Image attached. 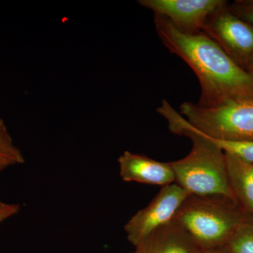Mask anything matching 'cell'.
<instances>
[{"label": "cell", "mask_w": 253, "mask_h": 253, "mask_svg": "<svg viewBox=\"0 0 253 253\" xmlns=\"http://www.w3.org/2000/svg\"><path fill=\"white\" fill-rule=\"evenodd\" d=\"M154 23L163 44L197 76L201 89L199 106L216 107L253 96V78L209 37L181 33L161 16H154Z\"/></svg>", "instance_id": "cell-1"}, {"label": "cell", "mask_w": 253, "mask_h": 253, "mask_svg": "<svg viewBox=\"0 0 253 253\" xmlns=\"http://www.w3.org/2000/svg\"><path fill=\"white\" fill-rule=\"evenodd\" d=\"M157 112L166 120L169 130L177 135L186 136L192 142L187 156L169 162L175 183L189 195L221 196L236 201L222 150L191 126L167 100L163 99Z\"/></svg>", "instance_id": "cell-2"}, {"label": "cell", "mask_w": 253, "mask_h": 253, "mask_svg": "<svg viewBox=\"0 0 253 253\" xmlns=\"http://www.w3.org/2000/svg\"><path fill=\"white\" fill-rule=\"evenodd\" d=\"M246 217L235 200L189 195L172 221L199 249L206 250L224 246Z\"/></svg>", "instance_id": "cell-3"}, {"label": "cell", "mask_w": 253, "mask_h": 253, "mask_svg": "<svg viewBox=\"0 0 253 253\" xmlns=\"http://www.w3.org/2000/svg\"><path fill=\"white\" fill-rule=\"evenodd\" d=\"M179 110L191 126L208 137L223 141L253 140V96L216 107L184 102Z\"/></svg>", "instance_id": "cell-4"}, {"label": "cell", "mask_w": 253, "mask_h": 253, "mask_svg": "<svg viewBox=\"0 0 253 253\" xmlns=\"http://www.w3.org/2000/svg\"><path fill=\"white\" fill-rule=\"evenodd\" d=\"M189 193L174 182L163 186L146 207L136 212L124 226L126 238L136 248L153 233L172 221Z\"/></svg>", "instance_id": "cell-5"}, {"label": "cell", "mask_w": 253, "mask_h": 253, "mask_svg": "<svg viewBox=\"0 0 253 253\" xmlns=\"http://www.w3.org/2000/svg\"><path fill=\"white\" fill-rule=\"evenodd\" d=\"M228 5L210 16L202 33L246 71L253 56V26L231 12Z\"/></svg>", "instance_id": "cell-6"}, {"label": "cell", "mask_w": 253, "mask_h": 253, "mask_svg": "<svg viewBox=\"0 0 253 253\" xmlns=\"http://www.w3.org/2000/svg\"><path fill=\"white\" fill-rule=\"evenodd\" d=\"M141 6L154 16L166 18L178 31L185 34L202 33L208 18L227 4L224 0H140Z\"/></svg>", "instance_id": "cell-7"}, {"label": "cell", "mask_w": 253, "mask_h": 253, "mask_svg": "<svg viewBox=\"0 0 253 253\" xmlns=\"http://www.w3.org/2000/svg\"><path fill=\"white\" fill-rule=\"evenodd\" d=\"M120 176L126 182L166 186L175 182L169 163L159 162L142 154L126 151L118 158Z\"/></svg>", "instance_id": "cell-8"}, {"label": "cell", "mask_w": 253, "mask_h": 253, "mask_svg": "<svg viewBox=\"0 0 253 253\" xmlns=\"http://www.w3.org/2000/svg\"><path fill=\"white\" fill-rule=\"evenodd\" d=\"M135 249L139 253H197L201 250L174 221L155 231Z\"/></svg>", "instance_id": "cell-9"}, {"label": "cell", "mask_w": 253, "mask_h": 253, "mask_svg": "<svg viewBox=\"0 0 253 253\" xmlns=\"http://www.w3.org/2000/svg\"><path fill=\"white\" fill-rule=\"evenodd\" d=\"M224 154L229 183L236 201L245 214L253 216V163Z\"/></svg>", "instance_id": "cell-10"}, {"label": "cell", "mask_w": 253, "mask_h": 253, "mask_svg": "<svg viewBox=\"0 0 253 253\" xmlns=\"http://www.w3.org/2000/svg\"><path fill=\"white\" fill-rule=\"evenodd\" d=\"M224 247L229 253H253V219L246 217Z\"/></svg>", "instance_id": "cell-11"}, {"label": "cell", "mask_w": 253, "mask_h": 253, "mask_svg": "<svg viewBox=\"0 0 253 253\" xmlns=\"http://www.w3.org/2000/svg\"><path fill=\"white\" fill-rule=\"evenodd\" d=\"M24 163L22 153L15 146L4 122L0 119V172Z\"/></svg>", "instance_id": "cell-12"}, {"label": "cell", "mask_w": 253, "mask_h": 253, "mask_svg": "<svg viewBox=\"0 0 253 253\" xmlns=\"http://www.w3.org/2000/svg\"><path fill=\"white\" fill-rule=\"evenodd\" d=\"M208 138L220 148L224 154L235 156L246 163H253V140L223 141Z\"/></svg>", "instance_id": "cell-13"}, {"label": "cell", "mask_w": 253, "mask_h": 253, "mask_svg": "<svg viewBox=\"0 0 253 253\" xmlns=\"http://www.w3.org/2000/svg\"><path fill=\"white\" fill-rule=\"evenodd\" d=\"M228 6L236 16L253 26V0H237Z\"/></svg>", "instance_id": "cell-14"}, {"label": "cell", "mask_w": 253, "mask_h": 253, "mask_svg": "<svg viewBox=\"0 0 253 253\" xmlns=\"http://www.w3.org/2000/svg\"><path fill=\"white\" fill-rule=\"evenodd\" d=\"M19 210L18 205L6 204L0 201V224L17 214Z\"/></svg>", "instance_id": "cell-15"}, {"label": "cell", "mask_w": 253, "mask_h": 253, "mask_svg": "<svg viewBox=\"0 0 253 253\" xmlns=\"http://www.w3.org/2000/svg\"><path fill=\"white\" fill-rule=\"evenodd\" d=\"M197 253H229L227 250L223 247L216 248V249L200 250Z\"/></svg>", "instance_id": "cell-16"}, {"label": "cell", "mask_w": 253, "mask_h": 253, "mask_svg": "<svg viewBox=\"0 0 253 253\" xmlns=\"http://www.w3.org/2000/svg\"><path fill=\"white\" fill-rule=\"evenodd\" d=\"M246 71L249 73L251 77L253 79V56L251 61H250L249 64H248L247 67L246 68Z\"/></svg>", "instance_id": "cell-17"}, {"label": "cell", "mask_w": 253, "mask_h": 253, "mask_svg": "<svg viewBox=\"0 0 253 253\" xmlns=\"http://www.w3.org/2000/svg\"><path fill=\"white\" fill-rule=\"evenodd\" d=\"M131 253H139V251H138L137 250L135 249V251H134V252Z\"/></svg>", "instance_id": "cell-18"}]
</instances>
